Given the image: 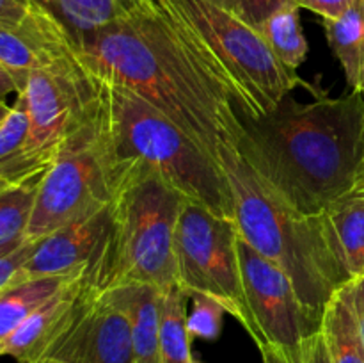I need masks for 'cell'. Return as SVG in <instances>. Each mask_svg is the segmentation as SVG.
I'll return each mask as SVG.
<instances>
[{"label":"cell","mask_w":364,"mask_h":363,"mask_svg":"<svg viewBox=\"0 0 364 363\" xmlns=\"http://www.w3.org/2000/svg\"><path fill=\"white\" fill-rule=\"evenodd\" d=\"M36 7V0H0V21L20 23Z\"/></svg>","instance_id":"30"},{"label":"cell","mask_w":364,"mask_h":363,"mask_svg":"<svg viewBox=\"0 0 364 363\" xmlns=\"http://www.w3.org/2000/svg\"><path fill=\"white\" fill-rule=\"evenodd\" d=\"M326 241L348 280L364 274V182L318 214Z\"/></svg>","instance_id":"15"},{"label":"cell","mask_w":364,"mask_h":363,"mask_svg":"<svg viewBox=\"0 0 364 363\" xmlns=\"http://www.w3.org/2000/svg\"><path fill=\"white\" fill-rule=\"evenodd\" d=\"M43 362H45V359H43ZM43 362H39V363H43Z\"/></svg>","instance_id":"40"},{"label":"cell","mask_w":364,"mask_h":363,"mask_svg":"<svg viewBox=\"0 0 364 363\" xmlns=\"http://www.w3.org/2000/svg\"><path fill=\"white\" fill-rule=\"evenodd\" d=\"M43 363H66V362H60V359H53V358H46Z\"/></svg>","instance_id":"37"},{"label":"cell","mask_w":364,"mask_h":363,"mask_svg":"<svg viewBox=\"0 0 364 363\" xmlns=\"http://www.w3.org/2000/svg\"><path fill=\"white\" fill-rule=\"evenodd\" d=\"M127 177L110 203L105 251L87 287L100 294L128 283L167 288L178 283L176 226L187 199L156 174L117 160Z\"/></svg>","instance_id":"6"},{"label":"cell","mask_w":364,"mask_h":363,"mask_svg":"<svg viewBox=\"0 0 364 363\" xmlns=\"http://www.w3.org/2000/svg\"><path fill=\"white\" fill-rule=\"evenodd\" d=\"M109 226L110 205L57 228L36 242L34 251L14 281L75 274H82L89 281L105 251Z\"/></svg>","instance_id":"11"},{"label":"cell","mask_w":364,"mask_h":363,"mask_svg":"<svg viewBox=\"0 0 364 363\" xmlns=\"http://www.w3.org/2000/svg\"><path fill=\"white\" fill-rule=\"evenodd\" d=\"M41 178H32L0 191V248L27 238Z\"/></svg>","instance_id":"24"},{"label":"cell","mask_w":364,"mask_h":363,"mask_svg":"<svg viewBox=\"0 0 364 363\" xmlns=\"http://www.w3.org/2000/svg\"><path fill=\"white\" fill-rule=\"evenodd\" d=\"M96 80V78H95ZM98 82L100 132L116 160L134 162L223 219L235 221L224 171L176 123L137 95Z\"/></svg>","instance_id":"4"},{"label":"cell","mask_w":364,"mask_h":363,"mask_svg":"<svg viewBox=\"0 0 364 363\" xmlns=\"http://www.w3.org/2000/svg\"><path fill=\"white\" fill-rule=\"evenodd\" d=\"M71 50L66 31L38 2L20 23L0 21V63L23 91L32 70Z\"/></svg>","instance_id":"14"},{"label":"cell","mask_w":364,"mask_h":363,"mask_svg":"<svg viewBox=\"0 0 364 363\" xmlns=\"http://www.w3.org/2000/svg\"><path fill=\"white\" fill-rule=\"evenodd\" d=\"M320 331L333 363H364V342L348 283L338 288L323 306Z\"/></svg>","instance_id":"18"},{"label":"cell","mask_w":364,"mask_h":363,"mask_svg":"<svg viewBox=\"0 0 364 363\" xmlns=\"http://www.w3.org/2000/svg\"><path fill=\"white\" fill-rule=\"evenodd\" d=\"M20 95L28 114L25 149L48 167L98 114V82L80 66L73 48L32 70Z\"/></svg>","instance_id":"8"},{"label":"cell","mask_w":364,"mask_h":363,"mask_svg":"<svg viewBox=\"0 0 364 363\" xmlns=\"http://www.w3.org/2000/svg\"><path fill=\"white\" fill-rule=\"evenodd\" d=\"M213 4H217V6L224 7V9L231 11V13H235L237 16H240V6H238V0H212Z\"/></svg>","instance_id":"33"},{"label":"cell","mask_w":364,"mask_h":363,"mask_svg":"<svg viewBox=\"0 0 364 363\" xmlns=\"http://www.w3.org/2000/svg\"><path fill=\"white\" fill-rule=\"evenodd\" d=\"M137 13L71 43L96 80L137 95L166 114L219 162V146L237 123V107L148 2Z\"/></svg>","instance_id":"1"},{"label":"cell","mask_w":364,"mask_h":363,"mask_svg":"<svg viewBox=\"0 0 364 363\" xmlns=\"http://www.w3.org/2000/svg\"><path fill=\"white\" fill-rule=\"evenodd\" d=\"M38 241H25L14 242V244L0 248V290L13 283L16 280L18 273L25 265L31 253L34 251Z\"/></svg>","instance_id":"27"},{"label":"cell","mask_w":364,"mask_h":363,"mask_svg":"<svg viewBox=\"0 0 364 363\" xmlns=\"http://www.w3.org/2000/svg\"><path fill=\"white\" fill-rule=\"evenodd\" d=\"M263 363H333L322 331L309 335L287 351H262Z\"/></svg>","instance_id":"26"},{"label":"cell","mask_w":364,"mask_h":363,"mask_svg":"<svg viewBox=\"0 0 364 363\" xmlns=\"http://www.w3.org/2000/svg\"><path fill=\"white\" fill-rule=\"evenodd\" d=\"M191 294L174 283L162 290V320H160V356L162 363H192V337L187 326V301Z\"/></svg>","instance_id":"22"},{"label":"cell","mask_w":364,"mask_h":363,"mask_svg":"<svg viewBox=\"0 0 364 363\" xmlns=\"http://www.w3.org/2000/svg\"><path fill=\"white\" fill-rule=\"evenodd\" d=\"M98 295L127 315L134 340L135 363H162V288L148 283H128L100 292Z\"/></svg>","instance_id":"16"},{"label":"cell","mask_w":364,"mask_h":363,"mask_svg":"<svg viewBox=\"0 0 364 363\" xmlns=\"http://www.w3.org/2000/svg\"><path fill=\"white\" fill-rule=\"evenodd\" d=\"M28 137V114L23 96L18 95L11 112L0 123V178L11 185L41 178L48 166L31 157L25 149Z\"/></svg>","instance_id":"19"},{"label":"cell","mask_w":364,"mask_h":363,"mask_svg":"<svg viewBox=\"0 0 364 363\" xmlns=\"http://www.w3.org/2000/svg\"><path fill=\"white\" fill-rule=\"evenodd\" d=\"M0 356H2V338H0Z\"/></svg>","instance_id":"38"},{"label":"cell","mask_w":364,"mask_h":363,"mask_svg":"<svg viewBox=\"0 0 364 363\" xmlns=\"http://www.w3.org/2000/svg\"><path fill=\"white\" fill-rule=\"evenodd\" d=\"M294 4L291 0H238L240 18L258 31L259 25L281 7Z\"/></svg>","instance_id":"28"},{"label":"cell","mask_w":364,"mask_h":363,"mask_svg":"<svg viewBox=\"0 0 364 363\" xmlns=\"http://www.w3.org/2000/svg\"><path fill=\"white\" fill-rule=\"evenodd\" d=\"M85 278H75L43 302L9 337L2 340V356L18 363H39L48 358L53 345L60 340L77 319L91 288Z\"/></svg>","instance_id":"13"},{"label":"cell","mask_w":364,"mask_h":363,"mask_svg":"<svg viewBox=\"0 0 364 363\" xmlns=\"http://www.w3.org/2000/svg\"><path fill=\"white\" fill-rule=\"evenodd\" d=\"M75 278H82V274L28 278L13 281L0 290V338L4 340L9 337L31 313H34L43 302L48 301L55 292Z\"/></svg>","instance_id":"21"},{"label":"cell","mask_w":364,"mask_h":363,"mask_svg":"<svg viewBox=\"0 0 364 363\" xmlns=\"http://www.w3.org/2000/svg\"><path fill=\"white\" fill-rule=\"evenodd\" d=\"M238 228L198 203L187 201L176 226L178 283L188 294H205L219 301L226 313L251 330L240 256Z\"/></svg>","instance_id":"9"},{"label":"cell","mask_w":364,"mask_h":363,"mask_svg":"<svg viewBox=\"0 0 364 363\" xmlns=\"http://www.w3.org/2000/svg\"><path fill=\"white\" fill-rule=\"evenodd\" d=\"M124 177L127 167L110 153L96 114L95 123L68 142L43 174L27 238L39 241L71 221L109 206Z\"/></svg>","instance_id":"7"},{"label":"cell","mask_w":364,"mask_h":363,"mask_svg":"<svg viewBox=\"0 0 364 363\" xmlns=\"http://www.w3.org/2000/svg\"><path fill=\"white\" fill-rule=\"evenodd\" d=\"M323 27L348 88L364 95V0H354L336 20H323Z\"/></svg>","instance_id":"20"},{"label":"cell","mask_w":364,"mask_h":363,"mask_svg":"<svg viewBox=\"0 0 364 363\" xmlns=\"http://www.w3.org/2000/svg\"><path fill=\"white\" fill-rule=\"evenodd\" d=\"M192 363H201V362H196V359H192Z\"/></svg>","instance_id":"39"},{"label":"cell","mask_w":364,"mask_h":363,"mask_svg":"<svg viewBox=\"0 0 364 363\" xmlns=\"http://www.w3.org/2000/svg\"><path fill=\"white\" fill-rule=\"evenodd\" d=\"M192 310L187 317L188 333L192 338L213 342L223 333L224 306L205 294H191Z\"/></svg>","instance_id":"25"},{"label":"cell","mask_w":364,"mask_h":363,"mask_svg":"<svg viewBox=\"0 0 364 363\" xmlns=\"http://www.w3.org/2000/svg\"><path fill=\"white\" fill-rule=\"evenodd\" d=\"M148 2L240 112L263 116L301 84L299 73L274 57L255 27L212 0Z\"/></svg>","instance_id":"5"},{"label":"cell","mask_w":364,"mask_h":363,"mask_svg":"<svg viewBox=\"0 0 364 363\" xmlns=\"http://www.w3.org/2000/svg\"><path fill=\"white\" fill-rule=\"evenodd\" d=\"M11 93L20 95L21 93L20 84H18L16 78L13 77V73H11V71L0 63V98L4 100L7 95H11Z\"/></svg>","instance_id":"32"},{"label":"cell","mask_w":364,"mask_h":363,"mask_svg":"<svg viewBox=\"0 0 364 363\" xmlns=\"http://www.w3.org/2000/svg\"><path fill=\"white\" fill-rule=\"evenodd\" d=\"M363 130L359 93L338 98L320 93L306 103L290 93L263 116L237 109L228 139L284 201L318 216L355 185Z\"/></svg>","instance_id":"2"},{"label":"cell","mask_w":364,"mask_h":363,"mask_svg":"<svg viewBox=\"0 0 364 363\" xmlns=\"http://www.w3.org/2000/svg\"><path fill=\"white\" fill-rule=\"evenodd\" d=\"M258 32L265 39L274 57L287 70L297 73L308 57V41L301 27L299 7L295 4H288L277 9L259 25Z\"/></svg>","instance_id":"23"},{"label":"cell","mask_w":364,"mask_h":363,"mask_svg":"<svg viewBox=\"0 0 364 363\" xmlns=\"http://www.w3.org/2000/svg\"><path fill=\"white\" fill-rule=\"evenodd\" d=\"M11 112V105H7L2 98H0V123L7 117V114Z\"/></svg>","instance_id":"35"},{"label":"cell","mask_w":364,"mask_h":363,"mask_svg":"<svg viewBox=\"0 0 364 363\" xmlns=\"http://www.w3.org/2000/svg\"><path fill=\"white\" fill-rule=\"evenodd\" d=\"M348 287H350L352 305H354V312H355V317H358L359 331H361V337L364 342V274L348 281Z\"/></svg>","instance_id":"31"},{"label":"cell","mask_w":364,"mask_h":363,"mask_svg":"<svg viewBox=\"0 0 364 363\" xmlns=\"http://www.w3.org/2000/svg\"><path fill=\"white\" fill-rule=\"evenodd\" d=\"M6 187H11V184H9V182L4 180V178H0V191H4Z\"/></svg>","instance_id":"36"},{"label":"cell","mask_w":364,"mask_h":363,"mask_svg":"<svg viewBox=\"0 0 364 363\" xmlns=\"http://www.w3.org/2000/svg\"><path fill=\"white\" fill-rule=\"evenodd\" d=\"M242 281L247 301L249 337L262 351H287L320 331L322 315L299 298L288 274L238 237Z\"/></svg>","instance_id":"10"},{"label":"cell","mask_w":364,"mask_h":363,"mask_svg":"<svg viewBox=\"0 0 364 363\" xmlns=\"http://www.w3.org/2000/svg\"><path fill=\"white\" fill-rule=\"evenodd\" d=\"M364 96V95H363ZM359 180L364 182V130H363V144H361V159H359V166H358V177Z\"/></svg>","instance_id":"34"},{"label":"cell","mask_w":364,"mask_h":363,"mask_svg":"<svg viewBox=\"0 0 364 363\" xmlns=\"http://www.w3.org/2000/svg\"><path fill=\"white\" fill-rule=\"evenodd\" d=\"M299 9H309L323 20H336L350 7L354 0H291Z\"/></svg>","instance_id":"29"},{"label":"cell","mask_w":364,"mask_h":363,"mask_svg":"<svg viewBox=\"0 0 364 363\" xmlns=\"http://www.w3.org/2000/svg\"><path fill=\"white\" fill-rule=\"evenodd\" d=\"M48 358L66 363H135L130 322L121 310L89 290L77 319Z\"/></svg>","instance_id":"12"},{"label":"cell","mask_w":364,"mask_h":363,"mask_svg":"<svg viewBox=\"0 0 364 363\" xmlns=\"http://www.w3.org/2000/svg\"><path fill=\"white\" fill-rule=\"evenodd\" d=\"M66 31L71 43L141 9V0H36Z\"/></svg>","instance_id":"17"},{"label":"cell","mask_w":364,"mask_h":363,"mask_svg":"<svg viewBox=\"0 0 364 363\" xmlns=\"http://www.w3.org/2000/svg\"><path fill=\"white\" fill-rule=\"evenodd\" d=\"M219 164L233 196L240 237L277 263L301 301L322 315L331 295L350 280L334 258L318 216H304L284 201L230 139L220 142Z\"/></svg>","instance_id":"3"}]
</instances>
